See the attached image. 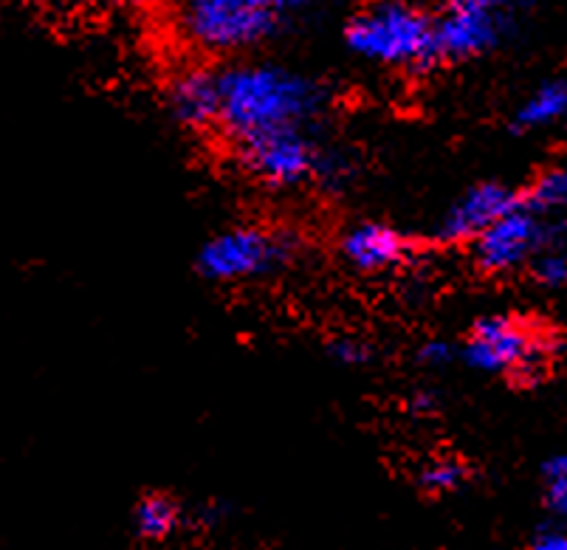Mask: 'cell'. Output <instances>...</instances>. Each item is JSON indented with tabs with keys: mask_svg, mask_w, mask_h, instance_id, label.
Masks as SVG:
<instances>
[{
	"mask_svg": "<svg viewBox=\"0 0 567 550\" xmlns=\"http://www.w3.org/2000/svg\"><path fill=\"white\" fill-rule=\"evenodd\" d=\"M441 65L474 63L494 54L517 29L523 0H435Z\"/></svg>",
	"mask_w": 567,
	"mask_h": 550,
	"instance_id": "52a82bcc",
	"label": "cell"
},
{
	"mask_svg": "<svg viewBox=\"0 0 567 550\" xmlns=\"http://www.w3.org/2000/svg\"><path fill=\"white\" fill-rule=\"evenodd\" d=\"M404 3H415V7H435V0H404Z\"/></svg>",
	"mask_w": 567,
	"mask_h": 550,
	"instance_id": "7402d4cb",
	"label": "cell"
},
{
	"mask_svg": "<svg viewBox=\"0 0 567 550\" xmlns=\"http://www.w3.org/2000/svg\"><path fill=\"white\" fill-rule=\"evenodd\" d=\"M237 167L268 189H337L350 178V162L319 138L317 127L282 131L231 147Z\"/></svg>",
	"mask_w": 567,
	"mask_h": 550,
	"instance_id": "5b68a950",
	"label": "cell"
},
{
	"mask_svg": "<svg viewBox=\"0 0 567 550\" xmlns=\"http://www.w3.org/2000/svg\"><path fill=\"white\" fill-rule=\"evenodd\" d=\"M519 200H523L519 184L497 181V178L472 184L443 209L432 229V240L441 246H472L494 220L517 207Z\"/></svg>",
	"mask_w": 567,
	"mask_h": 550,
	"instance_id": "30bf717a",
	"label": "cell"
},
{
	"mask_svg": "<svg viewBox=\"0 0 567 550\" xmlns=\"http://www.w3.org/2000/svg\"><path fill=\"white\" fill-rule=\"evenodd\" d=\"M337 251L339 260L355 274L386 277L415 263L421 243L395 224L364 218L344 226L337 240Z\"/></svg>",
	"mask_w": 567,
	"mask_h": 550,
	"instance_id": "9c48e42d",
	"label": "cell"
},
{
	"mask_svg": "<svg viewBox=\"0 0 567 550\" xmlns=\"http://www.w3.org/2000/svg\"><path fill=\"white\" fill-rule=\"evenodd\" d=\"M107 7L125 9V12H153V9L169 7L173 0H105Z\"/></svg>",
	"mask_w": 567,
	"mask_h": 550,
	"instance_id": "44dd1931",
	"label": "cell"
},
{
	"mask_svg": "<svg viewBox=\"0 0 567 550\" xmlns=\"http://www.w3.org/2000/svg\"><path fill=\"white\" fill-rule=\"evenodd\" d=\"M218 76V136L229 147L282 131L319 127L331 107L322 80L277 60L235 56L215 65Z\"/></svg>",
	"mask_w": 567,
	"mask_h": 550,
	"instance_id": "6da1fadb",
	"label": "cell"
},
{
	"mask_svg": "<svg viewBox=\"0 0 567 550\" xmlns=\"http://www.w3.org/2000/svg\"><path fill=\"white\" fill-rule=\"evenodd\" d=\"M300 257L291 231L266 224H237L218 229L200 243L195 269L218 286H246L282 274Z\"/></svg>",
	"mask_w": 567,
	"mask_h": 550,
	"instance_id": "8992f818",
	"label": "cell"
},
{
	"mask_svg": "<svg viewBox=\"0 0 567 550\" xmlns=\"http://www.w3.org/2000/svg\"><path fill=\"white\" fill-rule=\"evenodd\" d=\"M472 477L461 455H432L415 469V486L430 497H450L461 491Z\"/></svg>",
	"mask_w": 567,
	"mask_h": 550,
	"instance_id": "9a60e30c",
	"label": "cell"
},
{
	"mask_svg": "<svg viewBox=\"0 0 567 550\" xmlns=\"http://www.w3.org/2000/svg\"><path fill=\"white\" fill-rule=\"evenodd\" d=\"M328 353L342 367H364L373 362V344L359 333H337L328 342Z\"/></svg>",
	"mask_w": 567,
	"mask_h": 550,
	"instance_id": "ac0fdd59",
	"label": "cell"
},
{
	"mask_svg": "<svg viewBox=\"0 0 567 550\" xmlns=\"http://www.w3.org/2000/svg\"><path fill=\"white\" fill-rule=\"evenodd\" d=\"M457 351L461 364L474 373L512 384H536L556 364L561 339L548 322L528 313L492 311L468 325Z\"/></svg>",
	"mask_w": 567,
	"mask_h": 550,
	"instance_id": "3957f363",
	"label": "cell"
},
{
	"mask_svg": "<svg viewBox=\"0 0 567 550\" xmlns=\"http://www.w3.org/2000/svg\"><path fill=\"white\" fill-rule=\"evenodd\" d=\"M167 116L182 131L206 136L218 131V76L215 65H187L164 85Z\"/></svg>",
	"mask_w": 567,
	"mask_h": 550,
	"instance_id": "8fae6325",
	"label": "cell"
},
{
	"mask_svg": "<svg viewBox=\"0 0 567 550\" xmlns=\"http://www.w3.org/2000/svg\"><path fill=\"white\" fill-rule=\"evenodd\" d=\"M543 482V500L548 511L567 526V452L550 455L539 471Z\"/></svg>",
	"mask_w": 567,
	"mask_h": 550,
	"instance_id": "2e32d148",
	"label": "cell"
},
{
	"mask_svg": "<svg viewBox=\"0 0 567 550\" xmlns=\"http://www.w3.org/2000/svg\"><path fill=\"white\" fill-rule=\"evenodd\" d=\"M415 359L424 370H450L452 364L461 362V351H457V342H452V339H426L417 347Z\"/></svg>",
	"mask_w": 567,
	"mask_h": 550,
	"instance_id": "d6986e66",
	"label": "cell"
},
{
	"mask_svg": "<svg viewBox=\"0 0 567 550\" xmlns=\"http://www.w3.org/2000/svg\"><path fill=\"white\" fill-rule=\"evenodd\" d=\"M350 56L384 71L426 74L441 65L432 7L404 0H364L342 29Z\"/></svg>",
	"mask_w": 567,
	"mask_h": 550,
	"instance_id": "7a4b0ae2",
	"label": "cell"
},
{
	"mask_svg": "<svg viewBox=\"0 0 567 550\" xmlns=\"http://www.w3.org/2000/svg\"><path fill=\"white\" fill-rule=\"evenodd\" d=\"M528 274L545 291H567V246H556L536 257Z\"/></svg>",
	"mask_w": 567,
	"mask_h": 550,
	"instance_id": "e0dca14e",
	"label": "cell"
},
{
	"mask_svg": "<svg viewBox=\"0 0 567 550\" xmlns=\"http://www.w3.org/2000/svg\"><path fill=\"white\" fill-rule=\"evenodd\" d=\"M184 522V508L175 497L151 491L133 508V528L144 542H164L173 537Z\"/></svg>",
	"mask_w": 567,
	"mask_h": 550,
	"instance_id": "4fadbf2b",
	"label": "cell"
},
{
	"mask_svg": "<svg viewBox=\"0 0 567 550\" xmlns=\"http://www.w3.org/2000/svg\"><path fill=\"white\" fill-rule=\"evenodd\" d=\"M567 220L548 218L530 209L525 200L494 220L481 238L468 246L472 266L483 277H508L528 271L536 257L565 246Z\"/></svg>",
	"mask_w": 567,
	"mask_h": 550,
	"instance_id": "ba28073f",
	"label": "cell"
},
{
	"mask_svg": "<svg viewBox=\"0 0 567 550\" xmlns=\"http://www.w3.org/2000/svg\"><path fill=\"white\" fill-rule=\"evenodd\" d=\"M528 550H567V526L554 528H543V531L536 533L534 542H530Z\"/></svg>",
	"mask_w": 567,
	"mask_h": 550,
	"instance_id": "ffe728a7",
	"label": "cell"
},
{
	"mask_svg": "<svg viewBox=\"0 0 567 550\" xmlns=\"http://www.w3.org/2000/svg\"><path fill=\"white\" fill-rule=\"evenodd\" d=\"M317 0H173L175 29L204 56H244L277 38L291 14Z\"/></svg>",
	"mask_w": 567,
	"mask_h": 550,
	"instance_id": "277c9868",
	"label": "cell"
},
{
	"mask_svg": "<svg viewBox=\"0 0 567 550\" xmlns=\"http://www.w3.org/2000/svg\"><path fill=\"white\" fill-rule=\"evenodd\" d=\"M523 187V200L548 218L567 220V164H545Z\"/></svg>",
	"mask_w": 567,
	"mask_h": 550,
	"instance_id": "5bb4252c",
	"label": "cell"
},
{
	"mask_svg": "<svg viewBox=\"0 0 567 550\" xmlns=\"http://www.w3.org/2000/svg\"><path fill=\"white\" fill-rule=\"evenodd\" d=\"M512 131L534 136L567 125V76H550L528 91L512 111Z\"/></svg>",
	"mask_w": 567,
	"mask_h": 550,
	"instance_id": "7c38bea8",
	"label": "cell"
}]
</instances>
